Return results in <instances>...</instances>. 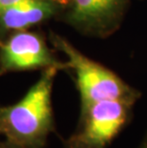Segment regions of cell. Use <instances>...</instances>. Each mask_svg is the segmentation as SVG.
<instances>
[{
  "label": "cell",
  "instance_id": "9c48e42d",
  "mask_svg": "<svg viewBox=\"0 0 147 148\" xmlns=\"http://www.w3.org/2000/svg\"><path fill=\"white\" fill-rule=\"evenodd\" d=\"M103 1L107 3L108 5H110L111 7H114V6L116 5V3L118 2V0H103Z\"/></svg>",
  "mask_w": 147,
  "mask_h": 148
},
{
  "label": "cell",
  "instance_id": "8fae6325",
  "mask_svg": "<svg viewBox=\"0 0 147 148\" xmlns=\"http://www.w3.org/2000/svg\"><path fill=\"white\" fill-rule=\"evenodd\" d=\"M0 133H1V130H0Z\"/></svg>",
  "mask_w": 147,
  "mask_h": 148
},
{
  "label": "cell",
  "instance_id": "277c9868",
  "mask_svg": "<svg viewBox=\"0 0 147 148\" xmlns=\"http://www.w3.org/2000/svg\"><path fill=\"white\" fill-rule=\"evenodd\" d=\"M3 67L8 70H30L57 66L39 36L32 33L15 34L3 46Z\"/></svg>",
  "mask_w": 147,
  "mask_h": 148
},
{
  "label": "cell",
  "instance_id": "5b68a950",
  "mask_svg": "<svg viewBox=\"0 0 147 148\" xmlns=\"http://www.w3.org/2000/svg\"><path fill=\"white\" fill-rule=\"evenodd\" d=\"M52 5L42 0H25L3 11L2 22L9 29L21 30L45 19L52 14Z\"/></svg>",
  "mask_w": 147,
  "mask_h": 148
},
{
  "label": "cell",
  "instance_id": "6da1fadb",
  "mask_svg": "<svg viewBox=\"0 0 147 148\" xmlns=\"http://www.w3.org/2000/svg\"><path fill=\"white\" fill-rule=\"evenodd\" d=\"M57 66L48 67L39 80L15 104L0 109V130L9 143L42 148L53 130L51 93Z\"/></svg>",
  "mask_w": 147,
  "mask_h": 148
},
{
  "label": "cell",
  "instance_id": "52a82bcc",
  "mask_svg": "<svg viewBox=\"0 0 147 148\" xmlns=\"http://www.w3.org/2000/svg\"><path fill=\"white\" fill-rule=\"evenodd\" d=\"M23 1H25V0H0V12L11 7H14V6L19 4Z\"/></svg>",
  "mask_w": 147,
  "mask_h": 148
},
{
  "label": "cell",
  "instance_id": "7a4b0ae2",
  "mask_svg": "<svg viewBox=\"0 0 147 148\" xmlns=\"http://www.w3.org/2000/svg\"><path fill=\"white\" fill-rule=\"evenodd\" d=\"M55 42L76 72L82 111L102 100L124 99L135 102L139 97V93L113 72L86 58L65 40L57 37Z\"/></svg>",
  "mask_w": 147,
  "mask_h": 148
},
{
  "label": "cell",
  "instance_id": "3957f363",
  "mask_svg": "<svg viewBox=\"0 0 147 148\" xmlns=\"http://www.w3.org/2000/svg\"><path fill=\"white\" fill-rule=\"evenodd\" d=\"M133 101L102 100L82 111V126L64 148H107L126 124Z\"/></svg>",
  "mask_w": 147,
  "mask_h": 148
},
{
  "label": "cell",
  "instance_id": "8992f818",
  "mask_svg": "<svg viewBox=\"0 0 147 148\" xmlns=\"http://www.w3.org/2000/svg\"><path fill=\"white\" fill-rule=\"evenodd\" d=\"M103 0H74V17L79 21L101 19L112 10Z\"/></svg>",
  "mask_w": 147,
  "mask_h": 148
},
{
  "label": "cell",
  "instance_id": "ba28073f",
  "mask_svg": "<svg viewBox=\"0 0 147 148\" xmlns=\"http://www.w3.org/2000/svg\"><path fill=\"white\" fill-rule=\"evenodd\" d=\"M0 148H25V147L18 146V145H16V144L9 143V144H7V145H2V146H0Z\"/></svg>",
  "mask_w": 147,
  "mask_h": 148
},
{
  "label": "cell",
  "instance_id": "30bf717a",
  "mask_svg": "<svg viewBox=\"0 0 147 148\" xmlns=\"http://www.w3.org/2000/svg\"><path fill=\"white\" fill-rule=\"evenodd\" d=\"M139 148H147V137L144 138V140H143L142 144L139 145Z\"/></svg>",
  "mask_w": 147,
  "mask_h": 148
}]
</instances>
